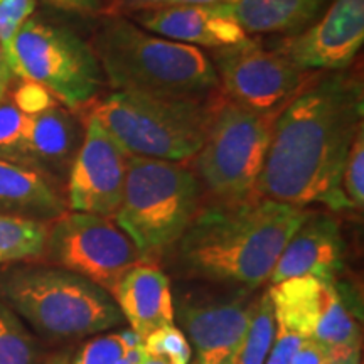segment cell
Masks as SVG:
<instances>
[{
	"label": "cell",
	"instance_id": "1",
	"mask_svg": "<svg viewBox=\"0 0 364 364\" xmlns=\"http://www.w3.org/2000/svg\"><path fill=\"white\" fill-rule=\"evenodd\" d=\"M363 113L358 76H312L277 117L255 196L299 208L321 203L334 211L351 209L341 181Z\"/></svg>",
	"mask_w": 364,
	"mask_h": 364
},
{
	"label": "cell",
	"instance_id": "2",
	"mask_svg": "<svg viewBox=\"0 0 364 364\" xmlns=\"http://www.w3.org/2000/svg\"><path fill=\"white\" fill-rule=\"evenodd\" d=\"M311 215L307 209L252 198L199 209L177 241L191 275L253 290L270 280L285 245Z\"/></svg>",
	"mask_w": 364,
	"mask_h": 364
},
{
	"label": "cell",
	"instance_id": "3",
	"mask_svg": "<svg viewBox=\"0 0 364 364\" xmlns=\"http://www.w3.org/2000/svg\"><path fill=\"white\" fill-rule=\"evenodd\" d=\"M91 48L115 91L206 98L221 88L211 58L201 48L149 33L124 16H105Z\"/></svg>",
	"mask_w": 364,
	"mask_h": 364
},
{
	"label": "cell",
	"instance_id": "4",
	"mask_svg": "<svg viewBox=\"0 0 364 364\" xmlns=\"http://www.w3.org/2000/svg\"><path fill=\"white\" fill-rule=\"evenodd\" d=\"M221 100L115 91L91 108L127 156L184 162L198 156Z\"/></svg>",
	"mask_w": 364,
	"mask_h": 364
},
{
	"label": "cell",
	"instance_id": "5",
	"mask_svg": "<svg viewBox=\"0 0 364 364\" xmlns=\"http://www.w3.org/2000/svg\"><path fill=\"white\" fill-rule=\"evenodd\" d=\"M201 182L181 162L129 156L115 223L147 260L176 245L198 215Z\"/></svg>",
	"mask_w": 364,
	"mask_h": 364
},
{
	"label": "cell",
	"instance_id": "6",
	"mask_svg": "<svg viewBox=\"0 0 364 364\" xmlns=\"http://www.w3.org/2000/svg\"><path fill=\"white\" fill-rule=\"evenodd\" d=\"M0 294L49 338H85L124 321L107 290L65 268H21L0 280Z\"/></svg>",
	"mask_w": 364,
	"mask_h": 364
},
{
	"label": "cell",
	"instance_id": "7",
	"mask_svg": "<svg viewBox=\"0 0 364 364\" xmlns=\"http://www.w3.org/2000/svg\"><path fill=\"white\" fill-rule=\"evenodd\" d=\"M277 117L248 110L230 98L218 105L196 162L204 186L220 203L257 198Z\"/></svg>",
	"mask_w": 364,
	"mask_h": 364
},
{
	"label": "cell",
	"instance_id": "8",
	"mask_svg": "<svg viewBox=\"0 0 364 364\" xmlns=\"http://www.w3.org/2000/svg\"><path fill=\"white\" fill-rule=\"evenodd\" d=\"M7 63L14 76L43 85L70 110L93 105L105 83L91 44L66 27L33 17L17 33Z\"/></svg>",
	"mask_w": 364,
	"mask_h": 364
},
{
	"label": "cell",
	"instance_id": "9",
	"mask_svg": "<svg viewBox=\"0 0 364 364\" xmlns=\"http://www.w3.org/2000/svg\"><path fill=\"white\" fill-rule=\"evenodd\" d=\"M46 250L65 270L78 273L113 295L124 275L149 262L112 218L65 213L49 228Z\"/></svg>",
	"mask_w": 364,
	"mask_h": 364
},
{
	"label": "cell",
	"instance_id": "10",
	"mask_svg": "<svg viewBox=\"0 0 364 364\" xmlns=\"http://www.w3.org/2000/svg\"><path fill=\"white\" fill-rule=\"evenodd\" d=\"M211 61L226 98L263 115H279L312 78L282 53L252 39L215 49Z\"/></svg>",
	"mask_w": 364,
	"mask_h": 364
},
{
	"label": "cell",
	"instance_id": "11",
	"mask_svg": "<svg viewBox=\"0 0 364 364\" xmlns=\"http://www.w3.org/2000/svg\"><path fill=\"white\" fill-rule=\"evenodd\" d=\"M129 156L88 117L83 142L71 164L68 206L71 211L113 218L124 199Z\"/></svg>",
	"mask_w": 364,
	"mask_h": 364
},
{
	"label": "cell",
	"instance_id": "12",
	"mask_svg": "<svg viewBox=\"0 0 364 364\" xmlns=\"http://www.w3.org/2000/svg\"><path fill=\"white\" fill-rule=\"evenodd\" d=\"M363 43L364 0H332L321 19L285 38L277 51L304 71H343Z\"/></svg>",
	"mask_w": 364,
	"mask_h": 364
},
{
	"label": "cell",
	"instance_id": "13",
	"mask_svg": "<svg viewBox=\"0 0 364 364\" xmlns=\"http://www.w3.org/2000/svg\"><path fill=\"white\" fill-rule=\"evenodd\" d=\"M343 267L344 238L339 221L329 215L311 213L290 236L268 282L272 285L311 275L334 284Z\"/></svg>",
	"mask_w": 364,
	"mask_h": 364
},
{
	"label": "cell",
	"instance_id": "14",
	"mask_svg": "<svg viewBox=\"0 0 364 364\" xmlns=\"http://www.w3.org/2000/svg\"><path fill=\"white\" fill-rule=\"evenodd\" d=\"M134 17L149 33L196 48L221 49L248 41V34L220 2L140 12Z\"/></svg>",
	"mask_w": 364,
	"mask_h": 364
},
{
	"label": "cell",
	"instance_id": "15",
	"mask_svg": "<svg viewBox=\"0 0 364 364\" xmlns=\"http://www.w3.org/2000/svg\"><path fill=\"white\" fill-rule=\"evenodd\" d=\"M253 306L243 299L181 306L179 321L196 348L198 364L228 363L247 331Z\"/></svg>",
	"mask_w": 364,
	"mask_h": 364
},
{
	"label": "cell",
	"instance_id": "16",
	"mask_svg": "<svg viewBox=\"0 0 364 364\" xmlns=\"http://www.w3.org/2000/svg\"><path fill=\"white\" fill-rule=\"evenodd\" d=\"M113 297L132 331L142 341L159 327L174 324L171 282L154 263H139L127 272Z\"/></svg>",
	"mask_w": 364,
	"mask_h": 364
},
{
	"label": "cell",
	"instance_id": "17",
	"mask_svg": "<svg viewBox=\"0 0 364 364\" xmlns=\"http://www.w3.org/2000/svg\"><path fill=\"white\" fill-rule=\"evenodd\" d=\"M334 292V284L311 275L272 284L267 294L273 307L277 329L311 339Z\"/></svg>",
	"mask_w": 364,
	"mask_h": 364
},
{
	"label": "cell",
	"instance_id": "18",
	"mask_svg": "<svg viewBox=\"0 0 364 364\" xmlns=\"http://www.w3.org/2000/svg\"><path fill=\"white\" fill-rule=\"evenodd\" d=\"M0 209L27 220H53L65 215L66 204L39 169L0 159Z\"/></svg>",
	"mask_w": 364,
	"mask_h": 364
},
{
	"label": "cell",
	"instance_id": "19",
	"mask_svg": "<svg viewBox=\"0 0 364 364\" xmlns=\"http://www.w3.org/2000/svg\"><path fill=\"white\" fill-rule=\"evenodd\" d=\"M247 34H297L311 26L327 0H221Z\"/></svg>",
	"mask_w": 364,
	"mask_h": 364
},
{
	"label": "cell",
	"instance_id": "20",
	"mask_svg": "<svg viewBox=\"0 0 364 364\" xmlns=\"http://www.w3.org/2000/svg\"><path fill=\"white\" fill-rule=\"evenodd\" d=\"M83 136L75 117L59 105L29 117L27 166L65 169L75 161Z\"/></svg>",
	"mask_w": 364,
	"mask_h": 364
},
{
	"label": "cell",
	"instance_id": "21",
	"mask_svg": "<svg viewBox=\"0 0 364 364\" xmlns=\"http://www.w3.org/2000/svg\"><path fill=\"white\" fill-rule=\"evenodd\" d=\"M311 339L321 344L332 359L361 349L359 324L353 312L346 306L338 289L327 304L324 316Z\"/></svg>",
	"mask_w": 364,
	"mask_h": 364
},
{
	"label": "cell",
	"instance_id": "22",
	"mask_svg": "<svg viewBox=\"0 0 364 364\" xmlns=\"http://www.w3.org/2000/svg\"><path fill=\"white\" fill-rule=\"evenodd\" d=\"M46 221L0 215V263L38 258L46 252Z\"/></svg>",
	"mask_w": 364,
	"mask_h": 364
},
{
	"label": "cell",
	"instance_id": "23",
	"mask_svg": "<svg viewBox=\"0 0 364 364\" xmlns=\"http://www.w3.org/2000/svg\"><path fill=\"white\" fill-rule=\"evenodd\" d=\"M275 332L277 324L273 307L270 297L265 292L260 299L255 300L247 331L226 364H265L275 339Z\"/></svg>",
	"mask_w": 364,
	"mask_h": 364
},
{
	"label": "cell",
	"instance_id": "24",
	"mask_svg": "<svg viewBox=\"0 0 364 364\" xmlns=\"http://www.w3.org/2000/svg\"><path fill=\"white\" fill-rule=\"evenodd\" d=\"M38 348L17 314L0 302V364H34Z\"/></svg>",
	"mask_w": 364,
	"mask_h": 364
},
{
	"label": "cell",
	"instance_id": "25",
	"mask_svg": "<svg viewBox=\"0 0 364 364\" xmlns=\"http://www.w3.org/2000/svg\"><path fill=\"white\" fill-rule=\"evenodd\" d=\"M27 130L29 117L9 100L0 102V159L27 166Z\"/></svg>",
	"mask_w": 364,
	"mask_h": 364
},
{
	"label": "cell",
	"instance_id": "26",
	"mask_svg": "<svg viewBox=\"0 0 364 364\" xmlns=\"http://www.w3.org/2000/svg\"><path fill=\"white\" fill-rule=\"evenodd\" d=\"M145 353L166 364H189L193 358L188 338L174 324L159 327L142 341Z\"/></svg>",
	"mask_w": 364,
	"mask_h": 364
},
{
	"label": "cell",
	"instance_id": "27",
	"mask_svg": "<svg viewBox=\"0 0 364 364\" xmlns=\"http://www.w3.org/2000/svg\"><path fill=\"white\" fill-rule=\"evenodd\" d=\"M341 189L348 199L349 208L361 211L364 206V125L356 132L349 147Z\"/></svg>",
	"mask_w": 364,
	"mask_h": 364
},
{
	"label": "cell",
	"instance_id": "28",
	"mask_svg": "<svg viewBox=\"0 0 364 364\" xmlns=\"http://www.w3.org/2000/svg\"><path fill=\"white\" fill-rule=\"evenodd\" d=\"M129 351L120 334H105L88 341L70 364H117Z\"/></svg>",
	"mask_w": 364,
	"mask_h": 364
},
{
	"label": "cell",
	"instance_id": "29",
	"mask_svg": "<svg viewBox=\"0 0 364 364\" xmlns=\"http://www.w3.org/2000/svg\"><path fill=\"white\" fill-rule=\"evenodd\" d=\"M36 0H2L0 2V46L11 58L12 43L24 22L34 14Z\"/></svg>",
	"mask_w": 364,
	"mask_h": 364
},
{
	"label": "cell",
	"instance_id": "30",
	"mask_svg": "<svg viewBox=\"0 0 364 364\" xmlns=\"http://www.w3.org/2000/svg\"><path fill=\"white\" fill-rule=\"evenodd\" d=\"M12 103L27 117L39 115L49 108L56 107L58 100L53 97L51 91L43 85L31 80H22L21 85L12 93Z\"/></svg>",
	"mask_w": 364,
	"mask_h": 364
},
{
	"label": "cell",
	"instance_id": "31",
	"mask_svg": "<svg viewBox=\"0 0 364 364\" xmlns=\"http://www.w3.org/2000/svg\"><path fill=\"white\" fill-rule=\"evenodd\" d=\"M221 0H110L107 7H103L105 16H135L140 12L161 11V9L196 6V4H215Z\"/></svg>",
	"mask_w": 364,
	"mask_h": 364
},
{
	"label": "cell",
	"instance_id": "32",
	"mask_svg": "<svg viewBox=\"0 0 364 364\" xmlns=\"http://www.w3.org/2000/svg\"><path fill=\"white\" fill-rule=\"evenodd\" d=\"M304 341L306 339L302 336L284 329H277L275 339H273L265 364H290Z\"/></svg>",
	"mask_w": 364,
	"mask_h": 364
},
{
	"label": "cell",
	"instance_id": "33",
	"mask_svg": "<svg viewBox=\"0 0 364 364\" xmlns=\"http://www.w3.org/2000/svg\"><path fill=\"white\" fill-rule=\"evenodd\" d=\"M332 361L331 354L314 339H306L295 353L290 364H327Z\"/></svg>",
	"mask_w": 364,
	"mask_h": 364
},
{
	"label": "cell",
	"instance_id": "34",
	"mask_svg": "<svg viewBox=\"0 0 364 364\" xmlns=\"http://www.w3.org/2000/svg\"><path fill=\"white\" fill-rule=\"evenodd\" d=\"M44 2L63 9V11L85 14V16H93V14H100L103 11L102 0H44Z\"/></svg>",
	"mask_w": 364,
	"mask_h": 364
},
{
	"label": "cell",
	"instance_id": "35",
	"mask_svg": "<svg viewBox=\"0 0 364 364\" xmlns=\"http://www.w3.org/2000/svg\"><path fill=\"white\" fill-rule=\"evenodd\" d=\"M12 78H14V73L11 70V66H9L2 46H0V102L6 98Z\"/></svg>",
	"mask_w": 364,
	"mask_h": 364
},
{
	"label": "cell",
	"instance_id": "36",
	"mask_svg": "<svg viewBox=\"0 0 364 364\" xmlns=\"http://www.w3.org/2000/svg\"><path fill=\"white\" fill-rule=\"evenodd\" d=\"M327 364H361V349H359V351L346 354V356L332 359V361H329Z\"/></svg>",
	"mask_w": 364,
	"mask_h": 364
},
{
	"label": "cell",
	"instance_id": "37",
	"mask_svg": "<svg viewBox=\"0 0 364 364\" xmlns=\"http://www.w3.org/2000/svg\"><path fill=\"white\" fill-rule=\"evenodd\" d=\"M140 364H166V363L161 361V359L152 358V356H149V354H145V358L142 359V363H140Z\"/></svg>",
	"mask_w": 364,
	"mask_h": 364
},
{
	"label": "cell",
	"instance_id": "38",
	"mask_svg": "<svg viewBox=\"0 0 364 364\" xmlns=\"http://www.w3.org/2000/svg\"><path fill=\"white\" fill-rule=\"evenodd\" d=\"M49 364H70V363H68V359L65 356H58V358L51 359V361H49Z\"/></svg>",
	"mask_w": 364,
	"mask_h": 364
},
{
	"label": "cell",
	"instance_id": "39",
	"mask_svg": "<svg viewBox=\"0 0 364 364\" xmlns=\"http://www.w3.org/2000/svg\"><path fill=\"white\" fill-rule=\"evenodd\" d=\"M117 364H135V363H132V361H129V359H127V358H124L120 363H117Z\"/></svg>",
	"mask_w": 364,
	"mask_h": 364
},
{
	"label": "cell",
	"instance_id": "40",
	"mask_svg": "<svg viewBox=\"0 0 364 364\" xmlns=\"http://www.w3.org/2000/svg\"><path fill=\"white\" fill-rule=\"evenodd\" d=\"M0 2H2V0H0Z\"/></svg>",
	"mask_w": 364,
	"mask_h": 364
}]
</instances>
